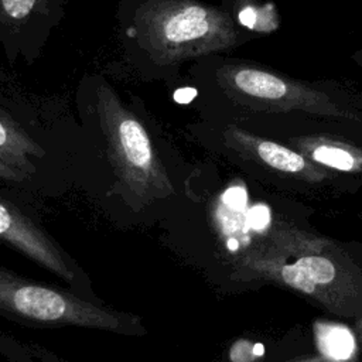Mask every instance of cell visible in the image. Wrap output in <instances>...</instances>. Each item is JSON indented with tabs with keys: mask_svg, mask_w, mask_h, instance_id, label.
I'll return each mask as SVG.
<instances>
[{
	"mask_svg": "<svg viewBox=\"0 0 362 362\" xmlns=\"http://www.w3.org/2000/svg\"><path fill=\"white\" fill-rule=\"evenodd\" d=\"M134 21L140 44L158 65L223 51L236 42L229 14L198 0H148Z\"/></svg>",
	"mask_w": 362,
	"mask_h": 362,
	"instance_id": "1",
	"label": "cell"
},
{
	"mask_svg": "<svg viewBox=\"0 0 362 362\" xmlns=\"http://www.w3.org/2000/svg\"><path fill=\"white\" fill-rule=\"evenodd\" d=\"M98 115L112 165L130 195L147 204L173 194L167 171L143 123L109 85L98 88Z\"/></svg>",
	"mask_w": 362,
	"mask_h": 362,
	"instance_id": "2",
	"label": "cell"
},
{
	"mask_svg": "<svg viewBox=\"0 0 362 362\" xmlns=\"http://www.w3.org/2000/svg\"><path fill=\"white\" fill-rule=\"evenodd\" d=\"M0 311L28 322L76 325L116 332L139 325L137 318L95 305L3 269H0Z\"/></svg>",
	"mask_w": 362,
	"mask_h": 362,
	"instance_id": "3",
	"label": "cell"
},
{
	"mask_svg": "<svg viewBox=\"0 0 362 362\" xmlns=\"http://www.w3.org/2000/svg\"><path fill=\"white\" fill-rule=\"evenodd\" d=\"M218 82L230 96L273 110L301 109L325 115H344L332 100L304 83L249 65H225Z\"/></svg>",
	"mask_w": 362,
	"mask_h": 362,
	"instance_id": "4",
	"label": "cell"
},
{
	"mask_svg": "<svg viewBox=\"0 0 362 362\" xmlns=\"http://www.w3.org/2000/svg\"><path fill=\"white\" fill-rule=\"evenodd\" d=\"M0 239L54 274L69 283L74 281V270L69 267L61 247L30 218L1 197Z\"/></svg>",
	"mask_w": 362,
	"mask_h": 362,
	"instance_id": "5",
	"label": "cell"
},
{
	"mask_svg": "<svg viewBox=\"0 0 362 362\" xmlns=\"http://www.w3.org/2000/svg\"><path fill=\"white\" fill-rule=\"evenodd\" d=\"M41 154L40 146L0 110V177L21 181L34 170L30 157Z\"/></svg>",
	"mask_w": 362,
	"mask_h": 362,
	"instance_id": "6",
	"label": "cell"
},
{
	"mask_svg": "<svg viewBox=\"0 0 362 362\" xmlns=\"http://www.w3.org/2000/svg\"><path fill=\"white\" fill-rule=\"evenodd\" d=\"M320 351L332 361H345L355 351V339L342 325H320L317 329Z\"/></svg>",
	"mask_w": 362,
	"mask_h": 362,
	"instance_id": "7",
	"label": "cell"
},
{
	"mask_svg": "<svg viewBox=\"0 0 362 362\" xmlns=\"http://www.w3.org/2000/svg\"><path fill=\"white\" fill-rule=\"evenodd\" d=\"M256 153L266 164L284 173H298L305 167V160L298 153L273 141H257Z\"/></svg>",
	"mask_w": 362,
	"mask_h": 362,
	"instance_id": "8",
	"label": "cell"
},
{
	"mask_svg": "<svg viewBox=\"0 0 362 362\" xmlns=\"http://www.w3.org/2000/svg\"><path fill=\"white\" fill-rule=\"evenodd\" d=\"M238 20L242 25L255 31L269 33L277 27L272 6L257 7L253 4H245L238 11Z\"/></svg>",
	"mask_w": 362,
	"mask_h": 362,
	"instance_id": "9",
	"label": "cell"
},
{
	"mask_svg": "<svg viewBox=\"0 0 362 362\" xmlns=\"http://www.w3.org/2000/svg\"><path fill=\"white\" fill-rule=\"evenodd\" d=\"M296 266L315 284H325L335 276L332 263L321 256H304L296 262Z\"/></svg>",
	"mask_w": 362,
	"mask_h": 362,
	"instance_id": "10",
	"label": "cell"
},
{
	"mask_svg": "<svg viewBox=\"0 0 362 362\" xmlns=\"http://www.w3.org/2000/svg\"><path fill=\"white\" fill-rule=\"evenodd\" d=\"M313 158L321 164L334 167L341 171H351L355 167L354 156L349 151L335 146L322 144L315 147L313 151Z\"/></svg>",
	"mask_w": 362,
	"mask_h": 362,
	"instance_id": "11",
	"label": "cell"
},
{
	"mask_svg": "<svg viewBox=\"0 0 362 362\" xmlns=\"http://www.w3.org/2000/svg\"><path fill=\"white\" fill-rule=\"evenodd\" d=\"M281 277L283 280L293 288H297L304 293H313L315 288V283H313L297 266L294 264H286L281 269Z\"/></svg>",
	"mask_w": 362,
	"mask_h": 362,
	"instance_id": "12",
	"label": "cell"
},
{
	"mask_svg": "<svg viewBox=\"0 0 362 362\" xmlns=\"http://www.w3.org/2000/svg\"><path fill=\"white\" fill-rule=\"evenodd\" d=\"M38 1L40 0H1V6L8 17L21 20L35 8Z\"/></svg>",
	"mask_w": 362,
	"mask_h": 362,
	"instance_id": "13",
	"label": "cell"
},
{
	"mask_svg": "<svg viewBox=\"0 0 362 362\" xmlns=\"http://www.w3.org/2000/svg\"><path fill=\"white\" fill-rule=\"evenodd\" d=\"M253 346H255V344H252L246 339L236 341L229 351L230 362H253L257 358Z\"/></svg>",
	"mask_w": 362,
	"mask_h": 362,
	"instance_id": "14",
	"label": "cell"
},
{
	"mask_svg": "<svg viewBox=\"0 0 362 362\" xmlns=\"http://www.w3.org/2000/svg\"><path fill=\"white\" fill-rule=\"evenodd\" d=\"M247 225L255 230H263L270 222V211L266 205H255L247 212Z\"/></svg>",
	"mask_w": 362,
	"mask_h": 362,
	"instance_id": "15",
	"label": "cell"
},
{
	"mask_svg": "<svg viewBox=\"0 0 362 362\" xmlns=\"http://www.w3.org/2000/svg\"><path fill=\"white\" fill-rule=\"evenodd\" d=\"M226 206H229L233 211H240L246 206L247 202V194L245 188L242 187H230L225 191L222 197Z\"/></svg>",
	"mask_w": 362,
	"mask_h": 362,
	"instance_id": "16",
	"label": "cell"
},
{
	"mask_svg": "<svg viewBox=\"0 0 362 362\" xmlns=\"http://www.w3.org/2000/svg\"><path fill=\"white\" fill-rule=\"evenodd\" d=\"M195 96V90L194 89H180L175 95H174V99L180 103H187L189 102L192 98Z\"/></svg>",
	"mask_w": 362,
	"mask_h": 362,
	"instance_id": "17",
	"label": "cell"
},
{
	"mask_svg": "<svg viewBox=\"0 0 362 362\" xmlns=\"http://www.w3.org/2000/svg\"><path fill=\"white\" fill-rule=\"evenodd\" d=\"M253 349H255V354H256L257 358L264 354V346H263V344H255Z\"/></svg>",
	"mask_w": 362,
	"mask_h": 362,
	"instance_id": "18",
	"label": "cell"
},
{
	"mask_svg": "<svg viewBox=\"0 0 362 362\" xmlns=\"http://www.w3.org/2000/svg\"><path fill=\"white\" fill-rule=\"evenodd\" d=\"M238 246H239V245H238V242H236L235 239H230V240L228 242V247H229L230 250H236Z\"/></svg>",
	"mask_w": 362,
	"mask_h": 362,
	"instance_id": "19",
	"label": "cell"
}]
</instances>
